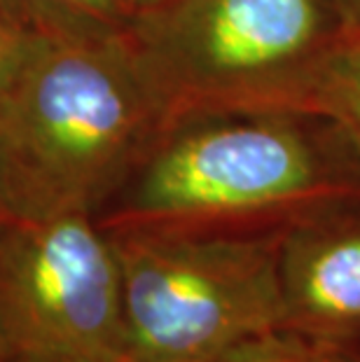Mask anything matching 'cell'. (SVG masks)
<instances>
[{
	"label": "cell",
	"instance_id": "12",
	"mask_svg": "<svg viewBox=\"0 0 360 362\" xmlns=\"http://www.w3.org/2000/svg\"><path fill=\"white\" fill-rule=\"evenodd\" d=\"M173 0H124V5L129 7L132 17H141V14H148V12H155L159 7H164Z\"/></svg>",
	"mask_w": 360,
	"mask_h": 362
},
{
	"label": "cell",
	"instance_id": "2",
	"mask_svg": "<svg viewBox=\"0 0 360 362\" xmlns=\"http://www.w3.org/2000/svg\"><path fill=\"white\" fill-rule=\"evenodd\" d=\"M101 225L288 229L360 202V159L316 115H232L166 131Z\"/></svg>",
	"mask_w": 360,
	"mask_h": 362
},
{
	"label": "cell",
	"instance_id": "11",
	"mask_svg": "<svg viewBox=\"0 0 360 362\" xmlns=\"http://www.w3.org/2000/svg\"><path fill=\"white\" fill-rule=\"evenodd\" d=\"M311 356L313 362H360V344L311 341Z\"/></svg>",
	"mask_w": 360,
	"mask_h": 362
},
{
	"label": "cell",
	"instance_id": "6",
	"mask_svg": "<svg viewBox=\"0 0 360 362\" xmlns=\"http://www.w3.org/2000/svg\"><path fill=\"white\" fill-rule=\"evenodd\" d=\"M279 283L283 329L311 341L360 344V202L290 225Z\"/></svg>",
	"mask_w": 360,
	"mask_h": 362
},
{
	"label": "cell",
	"instance_id": "7",
	"mask_svg": "<svg viewBox=\"0 0 360 362\" xmlns=\"http://www.w3.org/2000/svg\"><path fill=\"white\" fill-rule=\"evenodd\" d=\"M21 26L37 37H108L129 33L124 0H0Z\"/></svg>",
	"mask_w": 360,
	"mask_h": 362
},
{
	"label": "cell",
	"instance_id": "13",
	"mask_svg": "<svg viewBox=\"0 0 360 362\" xmlns=\"http://www.w3.org/2000/svg\"><path fill=\"white\" fill-rule=\"evenodd\" d=\"M337 5L342 7L344 17H347L349 26L360 24V0H337Z\"/></svg>",
	"mask_w": 360,
	"mask_h": 362
},
{
	"label": "cell",
	"instance_id": "4",
	"mask_svg": "<svg viewBox=\"0 0 360 362\" xmlns=\"http://www.w3.org/2000/svg\"><path fill=\"white\" fill-rule=\"evenodd\" d=\"M122 272L134 362H213L283 329L286 229L101 225Z\"/></svg>",
	"mask_w": 360,
	"mask_h": 362
},
{
	"label": "cell",
	"instance_id": "8",
	"mask_svg": "<svg viewBox=\"0 0 360 362\" xmlns=\"http://www.w3.org/2000/svg\"><path fill=\"white\" fill-rule=\"evenodd\" d=\"M318 117L330 119L360 159V24L349 26L327 68L318 96Z\"/></svg>",
	"mask_w": 360,
	"mask_h": 362
},
{
	"label": "cell",
	"instance_id": "3",
	"mask_svg": "<svg viewBox=\"0 0 360 362\" xmlns=\"http://www.w3.org/2000/svg\"><path fill=\"white\" fill-rule=\"evenodd\" d=\"M349 21L337 0H173L129 40L162 134L232 115H316Z\"/></svg>",
	"mask_w": 360,
	"mask_h": 362
},
{
	"label": "cell",
	"instance_id": "10",
	"mask_svg": "<svg viewBox=\"0 0 360 362\" xmlns=\"http://www.w3.org/2000/svg\"><path fill=\"white\" fill-rule=\"evenodd\" d=\"M37 35L24 28L10 12L0 7V103L10 94L14 82L28 64Z\"/></svg>",
	"mask_w": 360,
	"mask_h": 362
},
{
	"label": "cell",
	"instance_id": "9",
	"mask_svg": "<svg viewBox=\"0 0 360 362\" xmlns=\"http://www.w3.org/2000/svg\"><path fill=\"white\" fill-rule=\"evenodd\" d=\"M213 362H313L311 341L288 329L250 337Z\"/></svg>",
	"mask_w": 360,
	"mask_h": 362
},
{
	"label": "cell",
	"instance_id": "14",
	"mask_svg": "<svg viewBox=\"0 0 360 362\" xmlns=\"http://www.w3.org/2000/svg\"><path fill=\"white\" fill-rule=\"evenodd\" d=\"M10 208H7V204H5V199H3V192H0V222H3V220H7V218H10Z\"/></svg>",
	"mask_w": 360,
	"mask_h": 362
},
{
	"label": "cell",
	"instance_id": "5",
	"mask_svg": "<svg viewBox=\"0 0 360 362\" xmlns=\"http://www.w3.org/2000/svg\"><path fill=\"white\" fill-rule=\"evenodd\" d=\"M0 362H134L120 262L91 213L0 222Z\"/></svg>",
	"mask_w": 360,
	"mask_h": 362
},
{
	"label": "cell",
	"instance_id": "1",
	"mask_svg": "<svg viewBox=\"0 0 360 362\" xmlns=\"http://www.w3.org/2000/svg\"><path fill=\"white\" fill-rule=\"evenodd\" d=\"M159 136L129 33L37 37L0 103V192L17 218L94 215Z\"/></svg>",
	"mask_w": 360,
	"mask_h": 362
}]
</instances>
